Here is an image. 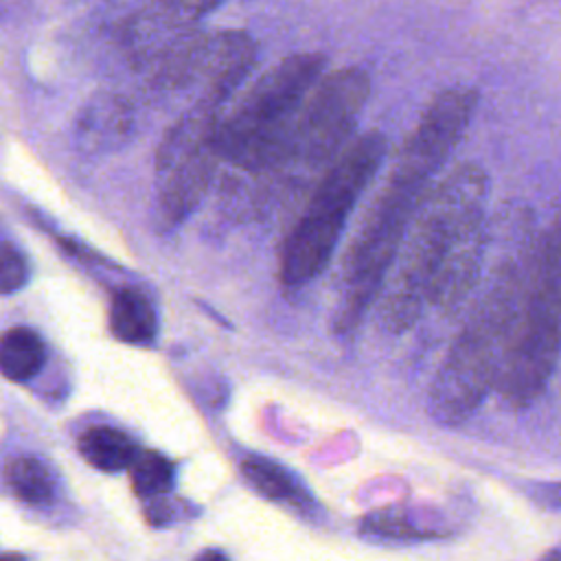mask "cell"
<instances>
[{"mask_svg":"<svg viewBox=\"0 0 561 561\" xmlns=\"http://www.w3.org/2000/svg\"><path fill=\"white\" fill-rule=\"evenodd\" d=\"M254 61V44L245 33L221 31L188 35L156 61V83L162 88L202 85L199 99L226 101L245 79Z\"/></svg>","mask_w":561,"mask_h":561,"instance_id":"cell-8","label":"cell"},{"mask_svg":"<svg viewBox=\"0 0 561 561\" xmlns=\"http://www.w3.org/2000/svg\"><path fill=\"white\" fill-rule=\"evenodd\" d=\"M79 454L99 471L116 473L129 469L138 447L129 434L112 425H92L79 436Z\"/></svg>","mask_w":561,"mask_h":561,"instance_id":"cell-12","label":"cell"},{"mask_svg":"<svg viewBox=\"0 0 561 561\" xmlns=\"http://www.w3.org/2000/svg\"><path fill=\"white\" fill-rule=\"evenodd\" d=\"M537 239L526 226L515 248H504L493 261L480 296L432 381L427 410L436 423L462 425L495 390Z\"/></svg>","mask_w":561,"mask_h":561,"instance_id":"cell-3","label":"cell"},{"mask_svg":"<svg viewBox=\"0 0 561 561\" xmlns=\"http://www.w3.org/2000/svg\"><path fill=\"white\" fill-rule=\"evenodd\" d=\"M7 484L26 504H48L55 497L57 480L53 469L37 456H15L7 465Z\"/></svg>","mask_w":561,"mask_h":561,"instance_id":"cell-14","label":"cell"},{"mask_svg":"<svg viewBox=\"0 0 561 561\" xmlns=\"http://www.w3.org/2000/svg\"><path fill=\"white\" fill-rule=\"evenodd\" d=\"M129 480H131L134 493L149 502L171 491L175 480V469L164 454L153 449H142L138 451V456L129 467Z\"/></svg>","mask_w":561,"mask_h":561,"instance_id":"cell-16","label":"cell"},{"mask_svg":"<svg viewBox=\"0 0 561 561\" xmlns=\"http://www.w3.org/2000/svg\"><path fill=\"white\" fill-rule=\"evenodd\" d=\"M208 4H153L134 15L123 28V42L134 61L156 64L186 35V26L208 11Z\"/></svg>","mask_w":561,"mask_h":561,"instance_id":"cell-9","label":"cell"},{"mask_svg":"<svg viewBox=\"0 0 561 561\" xmlns=\"http://www.w3.org/2000/svg\"><path fill=\"white\" fill-rule=\"evenodd\" d=\"M2 561H26V559L22 554H18V552H4Z\"/></svg>","mask_w":561,"mask_h":561,"instance_id":"cell-21","label":"cell"},{"mask_svg":"<svg viewBox=\"0 0 561 561\" xmlns=\"http://www.w3.org/2000/svg\"><path fill=\"white\" fill-rule=\"evenodd\" d=\"M241 471L250 486H254L261 495L276 502H294L300 504L307 500L300 482L287 471L283 465L265 458V456H248L241 465Z\"/></svg>","mask_w":561,"mask_h":561,"instance_id":"cell-15","label":"cell"},{"mask_svg":"<svg viewBox=\"0 0 561 561\" xmlns=\"http://www.w3.org/2000/svg\"><path fill=\"white\" fill-rule=\"evenodd\" d=\"M386 153L379 131L362 134L324 171L302 215L287 232L280 252V280L300 287L331 261L357 199L375 178Z\"/></svg>","mask_w":561,"mask_h":561,"instance_id":"cell-6","label":"cell"},{"mask_svg":"<svg viewBox=\"0 0 561 561\" xmlns=\"http://www.w3.org/2000/svg\"><path fill=\"white\" fill-rule=\"evenodd\" d=\"M537 502L543 504L546 508L561 511V482L543 484V486L537 491Z\"/></svg>","mask_w":561,"mask_h":561,"instance_id":"cell-18","label":"cell"},{"mask_svg":"<svg viewBox=\"0 0 561 561\" xmlns=\"http://www.w3.org/2000/svg\"><path fill=\"white\" fill-rule=\"evenodd\" d=\"M46 364V344L31 327H11L0 342V368L9 381L24 383Z\"/></svg>","mask_w":561,"mask_h":561,"instance_id":"cell-13","label":"cell"},{"mask_svg":"<svg viewBox=\"0 0 561 561\" xmlns=\"http://www.w3.org/2000/svg\"><path fill=\"white\" fill-rule=\"evenodd\" d=\"M489 175L473 162L458 164L430 188L397 256L381 302L390 331L410 329L425 305L456 313L482 278L489 226Z\"/></svg>","mask_w":561,"mask_h":561,"instance_id":"cell-1","label":"cell"},{"mask_svg":"<svg viewBox=\"0 0 561 561\" xmlns=\"http://www.w3.org/2000/svg\"><path fill=\"white\" fill-rule=\"evenodd\" d=\"M77 140L88 151H103L127 138L131 107L118 94H96L77 116Z\"/></svg>","mask_w":561,"mask_h":561,"instance_id":"cell-10","label":"cell"},{"mask_svg":"<svg viewBox=\"0 0 561 561\" xmlns=\"http://www.w3.org/2000/svg\"><path fill=\"white\" fill-rule=\"evenodd\" d=\"M539 561H561V543L557 546V548H552V550H548Z\"/></svg>","mask_w":561,"mask_h":561,"instance_id":"cell-20","label":"cell"},{"mask_svg":"<svg viewBox=\"0 0 561 561\" xmlns=\"http://www.w3.org/2000/svg\"><path fill=\"white\" fill-rule=\"evenodd\" d=\"M110 331L125 344H149L158 333L151 300L136 287H121L110 298Z\"/></svg>","mask_w":561,"mask_h":561,"instance_id":"cell-11","label":"cell"},{"mask_svg":"<svg viewBox=\"0 0 561 561\" xmlns=\"http://www.w3.org/2000/svg\"><path fill=\"white\" fill-rule=\"evenodd\" d=\"M195 561H226V557L221 552H217V550H206Z\"/></svg>","mask_w":561,"mask_h":561,"instance_id":"cell-19","label":"cell"},{"mask_svg":"<svg viewBox=\"0 0 561 561\" xmlns=\"http://www.w3.org/2000/svg\"><path fill=\"white\" fill-rule=\"evenodd\" d=\"M561 359V206L539 234L519 296L497 394L513 410L533 405Z\"/></svg>","mask_w":561,"mask_h":561,"instance_id":"cell-4","label":"cell"},{"mask_svg":"<svg viewBox=\"0 0 561 561\" xmlns=\"http://www.w3.org/2000/svg\"><path fill=\"white\" fill-rule=\"evenodd\" d=\"M322 55L296 53L259 77L221 121V160L250 173L278 169L298 116L322 81Z\"/></svg>","mask_w":561,"mask_h":561,"instance_id":"cell-5","label":"cell"},{"mask_svg":"<svg viewBox=\"0 0 561 561\" xmlns=\"http://www.w3.org/2000/svg\"><path fill=\"white\" fill-rule=\"evenodd\" d=\"M28 261L18 245L11 241H2L0 245V291L2 296H11L22 289L28 280Z\"/></svg>","mask_w":561,"mask_h":561,"instance_id":"cell-17","label":"cell"},{"mask_svg":"<svg viewBox=\"0 0 561 561\" xmlns=\"http://www.w3.org/2000/svg\"><path fill=\"white\" fill-rule=\"evenodd\" d=\"M368 92L370 79L362 68L322 77L298 116L278 169H329L348 147Z\"/></svg>","mask_w":561,"mask_h":561,"instance_id":"cell-7","label":"cell"},{"mask_svg":"<svg viewBox=\"0 0 561 561\" xmlns=\"http://www.w3.org/2000/svg\"><path fill=\"white\" fill-rule=\"evenodd\" d=\"M478 105L469 85L438 92L403 142L388 180L364 217L344 259L335 329L353 331L383 289V280L403 248L432 178L462 140Z\"/></svg>","mask_w":561,"mask_h":561,"instance_id":"cell-2","label":"cell"}]
</instances>
